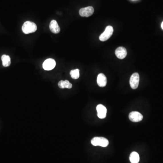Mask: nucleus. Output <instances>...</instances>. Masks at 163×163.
<instances>
[{
    "label": "nucleus",
    "instance_id": "f257e3e1",
    "mask_svg": "<svg viewBox=\"0 0 163 163\" xmlns=\"http://www.w3.org/2000/svg\"><path fill=\"white\" fill-rule=\"evenodd\" d=\"M37 27L35 23L30 21H27L25 22L22 27L23 33L25 34L34 33L37 31Z\"/></svg>",
    "mask_w": 163,
    "mask_h": 163
},
{
    "label": "nucleus",
    "instance_id": "f03ea898",
    "mask_svg": "<svg viewBox=\"0 0 163 163\" xmlns=\"http://www.w3.org/2000/svg\"><path fill=\"white\" fill-rule=\"evenodd\" d=\"M91 143L94 146H100L105 147L108 145L109 141L104 137H95L91 140Z\"/></svg>",
    "mask_w": 163,
    "mask_h": 163
},
{
    "label": "nucleus",
    "instance_id": "7ed1b4c3",
    "mask_svg": "<svg viewBox=\"0 0 163 163\" xmlns=\"http://www.w3.org/2000/svg\"><path fill=\"white\" fill-rule=\"evenodd\" d=\"M113 32V28L112 26H107L103 33H102L99 36L100 41H105L108 39L112 35Z\"/></svg>",
    "mask_w": 163,
    "mask_h": 163
},
{
    "label": "nucleus",
    "instance_id": "20e7f679",
    "mask_svg": "<svg viewBox=\"0 0 163 163\" xmlns=\"http://www.w3.org/2000/svg\"><path fill=\"white\" fill-rule=\"evenodd\" d=\"M140 81V76L137 73H134L130 79V84L133 89H136L138 88Z\"/></svg>",
    "mask_w": 163,
    "mask_h": 163
},
{
    "label": "nucleus",
    "instance_id": "39448f33",
    "mask_svg": "<svg viewBox=\"0 0 163 163\" xmlns=\"http://www.w3.org/2000/svg\"><path fill=\"white\" fill-rule=\"evenodd\" d=\"M94 11V10L93 7H88L81 8L79 10V13L81 17H88L93 14Z\"/></svg>",
    "mask_w": 163,
    "mask_h": 163
},
{
    "label": "nucleus",
    "instance_id": "423d86ee",
    "mask_svg": "<svg viewBox=\"0 0 163 163\" xmlns=\"http://www.w3.org/2000/svg\"><path fill=\"white\" fill-rule=\"evenodd\" d=\"M56 66V62L52 59H48L45 61L43 64V68L45 70H52Z\"/></svg>",
    "mask_w": 163,
    "mask_h": 163
},
{
    "label": "nucleus",
    "instance_id": "0eeeda50",
    "mask_svg": "<svg viewBox=\"0 0 163 163\" xmlns=\"http://www.w3.org/2000/svg\"><path fill=\"white\" fill-rule=\"evenodd\" d=\"M129 119L134 122H140L143 118V115L138 112H132L129 115Z\"/></svg>",
    "mask_w": 163,
    "mask_h": 163
},
{
    "label": "nucleus",
    "instance_id": "6e6552de",
    "mask_svg": "<svg viewBox=\"0 0 163 163\" xmlns=\"http://www.w3.org/2000/svg\"><path fill=\"white\" fill-rule=\"evenodd\" d=\"M96 111L98 112V116L99 118L100 119H104L106 117L107 110L103 105H98L96 106Z\"/></svg>",
    "mask_w": 163,
    "mask_h": 163
},
{
    "label": "nucleus",
    "instance_id": "1a4fd4ad",
    "mask_svg": "<svg viewBox=\"0 0 163 163\" xmlns=\"http://www.w3.org/2000/svg\"><path fill=\"white\" fill-rule=\"evenodd\" d=\"M127 54L126 49L123 47H118L115 51V55L119 59H122L125 58Z\"/></svg>",
    "mask_w": 163,
    "mask_h": 163
},
{
    "label": "nucleus",
    "instance_id": "9d476101",
    "mask_svg": "<svg viewBox=\"0 0 163 163\" xmlns=\"http://www.w3.org/2000/svg\"><path fill=\"white\" fill-rule=\"evenodd\" d=\"M97 83L100 87H104L107 83V79L103 73H99L97 78Z\"/></svg>",
    "mask_w": 163,
    "mask_h": 163
},
{
    "label": "nucleus",
    "instance_id": "9b49d317",
    "mask_svg": "<svg viewBox=\"0 0 163 163\" xmlns=\"http://www.w3.org/2000/svg\"><path fill=\"white\" fill-rule=\"evenodd\" d=\"M49 29L54 34H58L60 31L59 25L55 20H52L51 21L49 24Z\"/></svg>",
    "mask_w": 163,
    "mask_h": 163
},
{
    "label": "nucleus",
    "instance_id": "f8f14e48",
    "mask_svg": "<svg viewBox=\"0 0 163 163\" xmlns=\"http://www.w3.org/2000/svg\"><path fill=\"white\" fill-rule=\"evenodd\" d=\"M58 86L60 88L70 89L72 88V84L68 80H61L59 81L58 83Z\"/></svg>",
    "mask_w": 163,
    "mask_h": 163
},
{
    "label": "nucleus",
    "instance_id": "ddd939ff",
    "mask_svg": "<svg viewBox=\"0 0 163 163\" xmlns=\"http://www.w3.org/2000/svg\"><path fill=\"white\" fill-rule=\"evenodd\" d=\"M130 160L131 163H138L140 161V156L137 152H133L130 156Z\"/></svg>",
    "mask_w": 163,
    "mask_h": 163
},
{
    "label": "nucleus",
    "instance_id": "4468645a",
    "mask_svg": "<svg viewBox=\"0 0 163 163\" xmlns=\"http://www.w3.org/2000/svg\"><path fill=\"white\" fill-rule=\"evenodd\" d=\"M1 60L2 62V65L4 67H8L11 64L10 56L7 55H3L1 56Z\"/></svg>",
    "mask_w": 163,
    "mask_h": 163
},
{
    "label": "nucleus",
    "instance_id": "2eb2a0df",
    "mask_svg": "<svg viewBox=\"0 0 163 163\" xmlns=\"http://www.w3.org/2000/svg\"><path fill=\"white\" fill-rule=\"evenodd\" d=\"M70 75L71 77L74 79H77L79 78V70L78 69H75L71 70L70 72Z\"/></svg>",
    "mask_w": 163,
    "mask_h": 163
},
{
    "label": "nucleus",
    "instance_id": "dca6fc26",
    "mask_svg": "<svg viewBox=\"0 0 163 163\" xmlns=\"http://www.w3.org/2000/svg\"><path fill=\"white\" fill-rule=\"evenodd\" d=\"M161 27H162V29L163 30V21L162 22V24H161Z\"/></svg>",
    "mask_w": 163,
    "mask_h": 163
}]
</instances>
